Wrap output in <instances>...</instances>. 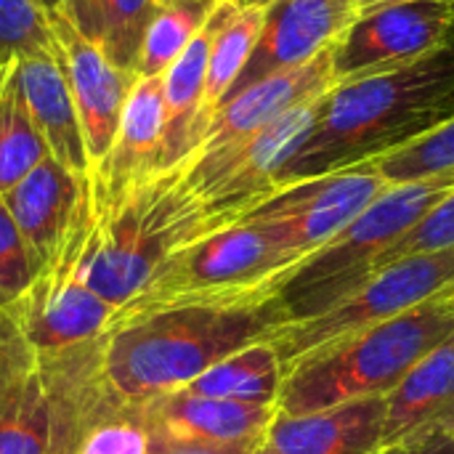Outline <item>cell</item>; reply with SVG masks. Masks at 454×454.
<instances>
[{"label": "cell", "mask_w": 454, "mask_h": 454, "mask_svg": "<svg viewBox=\"0 0 454 454\" xmlns=\"http://www.w3.org/2000/svg\"><path fill=\"white\" fill-rule=\"evenodd\" d=\"M452 117L454 37L412 64L333 85L277 186L367 165Z\"/></svg>", "instance_id": "obj_1"}, {"label": "cell", "mask_w": 454, "mask_h": 454, "mask_svg": "<svg viewBox=\"0 0 454 454\" xmlns=\"http://www.w3.org/2000/svg\"><path fill=\"white\" fill-rule=\"evenodd\" d=\"M287 317L274 298L189 301L106 327V378L128 402L186 388L226 356L271 340Z\"/></svg>", "instance_id": "obj_2"}, {"label": "cell", "mask_w": 454, "mask_h": 454, "mask_svg": "<svg viewBox=\"0 0 454 454\" xmlns=\"http://www.w3.org/2000/svg\"><path fill=\"white\" fill-rule=\"evenodd\" d=\"M454 335V287L356 333L311 351L285 370L279 412L303 415L364 396H388L428 354Z\"/></svg>", "instance_id": "obj_3"}, {"label": "cell", "mask_w": 454, "mask_h": 454, "mask_svg": "<svg viewBox=\"0 0 454 454\" xmlns=\"http://www.w3.org/2000/svg\"><path fill=\"white\" fill-rule=\"evenodd\" d=\"M215 229L221 226L186 186L184 168L154 176L114 202L93 205L88 285L117 311L144 293L170 255Z\"/></svg>", "instance_id": "obj_4"}, {"label": "cell", "mask_w": 454, "mask_h": 454, "mask_svg": "<svg viewBox=\"0 0 454 454\" xmlns=\"http://www.w3.org/2000/svg\"><path fill=\"white\" fill-rule=\"evenodd\" d=\"M450 189L454 178L388 186L325 247L306 255L279 279L274 303L287 317V325L314 319L359 290L380 269L386 253Z\"/></svg>", "instance_id": "obj_5"}, {"label": "cell", "mask_w": 454, "mask_h": 454, "mask_svg": "<svg viewBox=\"0 0 454 454\" xmlns=\"http://www.w3.org/2000/svg\"><path fill=\"white\" fill-rule=\"evenodd\" d=\"M104 351L106 333L40 354L37 370L0 415V454L77 452L85 434L125 404L106 378Z\"/></svg>", "instance_id": "obj_6"}, {"label": "cell", "mask_w": 454, "mask_h": 454, "mask_svg": "<svg viewBox=\"0 0 454 454\" xmlns=\"http://www.w3.org/2000/svg\"><path fill=\"white\" fill-rule=\"evenodd\" d=\"M290 269H295L293 258L263 229L234 221L170 255L144 293L114 311L109 325L168 303L274 298Z\"/></svg>", "instance_id": "obj_7"}, {"label": "cell", "mask_w": 454, "mask_h": 454, "mask_svg": "<svg viewBox=\"0 0 454 454\" xmlns=\"http://www.w3.org/2000/svg\"><path fill=\"white\" fill-rule=\"evenodd\" d=\"M450 287H454V247L410 255L378 269L359 290H354L330 311L282 327L271 343L277 346L287 370L306 354L402 317L404 311L436 298Z\"/></svg>", "instance_id": "obj_8"}, {"label": "cell", "mask_w": 454, "mask_h": 454, "mask_svg": "<svg viewBox=\"0 0 454 454\" xmlns=\"http://www.w3.org/2000/svg\"><path fill=\"white\" fill-rule=\"evenodd\" d=\"M90 234L93 197L88 192L64 245L53 261L32 277L27 293L13 303L21 330L37 356L56 354L104 335L114 317V306L93 293L85 277Z\"/></svg>", "instance_id": "obj_9"}, {"label": "cell", "mask_w": 454, "mask_h": 454, "mask_svg": "<svg viewBox=\"0 0 454 454\" xmlns=\"http://www.w3.org/2000/svg\"><path fill=\"white\" fill-rule=\"evenodd\" d=\"M322 98L285 114L282 120L242 141L207 154H197L184 165L186 186L200 197L215 226L234 223L242 213H247L277 189V176L314 128Z\"/></svg>", "instance_id": "obj_10"}, {"label": "cell", "mask_w": 454, "mask_h": 454, "mask_svg": "<svg viewBox=\"0 0 454 454\" xmlns=\"http://www.w3.org/2000/svg\"><path fill=\"white\" fill-rule=\"evenodd\" d=\"M386 189V178L367 162L277 186L237 221L263 229L298 266L364 213Z\"/></svg>", "instance_id": "obj_11"}, {"label": "cell", "mask_w": 454, "mask_h": 454, "mask_svg": "<svg viewBox=\"0 0 454 454\" xmlns=\"http://www.w3.org/2000/svg\"><path fill=\"white\" fill-rule=\"evenodd\" d=\"M452 37L454 0H394L364 8L330 48L335 85L412 64Z\"/></svg>", "instance_id": "obj_12"}, {"label": "cell", "mask_w": 454, "mask_h": 454, "mask_svg": "<svg viewBox=\"0 0 454 454\" xmlns=\"http://www.w3.org/2000/svg\"><path fill=\"white\" fill-rule=\"evenodd\" d=\"M51 27L59 48L56 56L80 114L85 149L96 170L114 144L125 104L138 74L114 67L90 40H85L67 21L61 11H51Z\"/></svg>", "instance_id": "obj_13"}, {"label": "cell", "mask_w": 454, "mask_h": 454, "mask_svg": "<svg viewBox=\"0 0 454 454\" xmlns=\"http://www.w3.org/2000/svg\"><path fill=\"white\" fill-rule=\"evenodd\" d=\"M356 11L348 0H277L263 8V27L250 61L226 93L266 80L279 72L298 69L333 48ZM223 98V101H226ZM221 101V104H223Z\"/></svg>", "instance_id": "obj_14"}, {"label": "cell", "mask_w": 454, "mask_h": 454, "mask_svg": "<svg viewBox=\"0 0 454 454\" xmlns=\"http://www.w3.org/2000/svg\"><path fill=\"white\" fill-rule=\"evenodd\" d=\"M333 85H335V77H333L330 48H327L325 53H319L317 59H311L309 64H303L298 69L271 74L266 80H258V82L237 90L210 117V125L205 130V138H202L197 154L215 152L221 146H229L234 141H242V138L269 128L271 122L282 120L285 114H290L311 101H319Z\"/></svg>", "instance_id": "obj_15"}, {"label": "cell", "mask_w": 454, "mask_h": 454, "mask_svg": "<svg viewBox=\"0 0 454 454\" xmlns=\"http://www.w3.org/2000/svg\"><path fill=\"white\" fill-rule=\"evenodd\" d=\"M88 192L90 178H80L59 160L48 157L0 197L21 234L32 274L43 271L53 261Z\"/></svg>", "instance_id": "obj_16"}, {"label": "cell", "mask_w": 454, "mask_h": 454, "mask_svg": "<svg viewBox=\"0 0 454 454\" xmlns=\"http://www.w3.org/2000/svg\"><path fill=\"white\" fill-rule=\"evenodd\" d=\"M162 77H138L125 104L114 144L104 162L90 173L93 205L114 202L128 189L162 176Z\"/></svg>", "instance_id": "obj_17"}, {"label": "cell", "mask_w": 454, "mask_h": 454, "mask_svg": "<svg viewBox=\"0 0 454 454\" xmlns=\"http://www.w3.org/2000/svg\"><path fill=\"white\" fill-rule=\"evenodd\" d=\"M386 412L388 396L351 399L303 415L277 412L263 450L271 454H378L383 450Z\"/></svg>", "instance_id": "obj_18"}, {"label": "cell", "mask_w": 454, "mask_h": 454, "mask_svg": "<svg viewBox=\"0 0 454 454\" xmlns=\"http://www.w3.org/2000/svg\"><path fill=\"white\" fill-rule=\"evenodd\" d=\"M138 420L149 434L210 442V444H234V442H261L279 407L239 404L226 399H213L178 388L160 394L144 402L130 404Z\"/></svg>", "instance_id": "obj_19"}, {"label": "cell", "mask_w": 454, "mask_h": 454, "mask_svg": "<svg viewBox=\"0 0 454 454\" xmlns=\"http://www.w3.org/2000/svg\"><path fill=\"white\" fill-rule=\"evenodd\" d=\"M59 51V48H56ZM13 77L29 109V117L48 144L53 160L80 178H90L93 165L85 149L77 106L56 53H35L13 61Z\"/></svg>", "instance_id": "obj_20"}, {"label": "cell", "mask_w": 454, "mask_h": 454, "mask_svg": "<svg viewBox=\"0 0 454 454\" xmlns=\"http://www.w3.org/2000/svg\"><path fill=\"white\" fill-rule=\"evenodd\" d=\"M434 434L454 436V335L388 394L383 447Z\"/></svg>", "instance_id": "obj_21"}, {"label": "cell", "mask_w": 454, "mask_h": 454, "mask_svg": "<svg viewBox=\"0 0 454 454\" xmlns=\"http://www.w3.org/2000/svg\"><path fill=\"white\" fill-rule=\"evenodd\" d=\"M215 32V16L210 11L200 35L178 56V61L162 74L165 101V138H162V170L184 168L200 149L207 117H205V82L207 56Z\"/></svg>", "instance_id": "obj_22"}, {"label": "cell", "mask_w": 454, "mask_h": 454, "mask_svg": "<svg viewBox=\"0 0 454 454\" xmlns=\"http://www.w3.org/2000/svg\"><path fill=\"white\" fill-rule=\"evenodd\" d=\"M157 8L160 0H64L59 11L114 67L136 72Z\"/></svg>", "instance_id": "obj_23"}, {"label": "cell", "mask_w": 454, "mask_h": 454, "mask_svg": "<svg viewBox=\"0 0 454 454\" xmlns=\"http://www.w3.org/2000/svg\"><path fill=\"white\" fill-rule=\"evenodd\" d=\"M282 380H285V364L279 359V351L271 340H263L213 364L186 388L213 399L277 407Z\"/></svg>", "instance_id": "obj_24"}, {"label": "cell", "mask_w": 454, "mask_h": 454, "mask_svg": "<svg viewBox=\"0 0 454 454\" xmlns=\"http://www.w3.org/2000/svg\"><path fill=\"white\" fill-rule=\"evenodd\" d=\"M215 16V32L210 43L207 56V82H205V117L210 125V117L242 74L245 64L253 56V48L258 43L261 27H263V11L261 8H237L229 0H221L213 8Z\"/></svg>", "instance_id": "obj_25"}, {"label": "cell", "mask_w": 454, "mask_h": 454, "mask_svg": "<svg viewBox=\"0 0 454 454\" xmlns=\"http://www.w3.org/2000/svg\"><path fill=\"white\" fill-rule=\"evenodd\" d=\"M48 157V144L35 128L11 69L0 90V197L8 194Z\"/></svg>", "instance_id": "obj_26"}, {"label": "cell", "mask_w": 454, "mask_h": 454, "mask_svg": "<svg viewBox=\"0 0 454 454\" xmlns=\"http://www.w3.org/2000/svg\"><path fill=\"white\" fill-rule=\"evenodd\" d=\"M210 11L213 8L194 0H160V8L144 35L136 74L162 77L200 35Z\"/></svg>", "instance_id": "obj_27"}, {"label": "cell", "mask_w": 454, "mask_h": 454, "mask_svg": "<svg viewBox=\"0 0 454 454\" xmlns=\"http://www.w3.org/2000/svg\"><path fill=\"white\" fill-rule=\"evenodd\" d=\"M388 186L454 178V117L418 141L370 162Z\"/></svg>", "instance_id": "obj_28"}, {"label": "cell", "mask_w": 454, "mask_h": 454, "mask_svg": "<svg viewBox=\"0 0 454 454\" xmlns=\"http://www.w3.org/2000/svg\"><path fill=\"white\" fill-rule=\"evenodd\" d=\"M56 53L51 13L37 0H0V64Z\"/></svg>", "instance_id": "obj_29"}, {"label": "cell", "mask_w": 454, "mask_h": 454, "mask_svg": "<svg viewBox=\"0 0 454 454\" xmlns=\"http://www.w3.org/2000/svg\"><path fill=\"white\" fill-rule=\"evenodd\" d=\"M37 370V351L27 340L13 306L0 309V415Z\"/></svg>", "instance_id": "obj_30"}, {"label": "cell", "mask_w": 454, "mask_h": 454, "mask_svg": "<svg viewBox=\"0 0 454 454\" xmlns=\"http://www.w3.org/2000/svg\"><path fill=\"white\" fill-rule=\"evenodd\" d=\"M152 434L125 402L117 412L98 420L74 454H149Z\"/></svg>", "instance_id": "obj_31"}, {"label": "cell", "mask_w": 454, "mask_h": 454, "mask_svg": "<svg viewBox=\"0 0 454 454\" xmlns=\"http://www.w3.org/2000/svg\"><path fill=\"white\" fill-rule=\"evenodd\" d=\"M454 247V189H450L383 258L380 269L420 253H439Z\"/></svg>", "instance_id": "obj_32"}, {"label": "cell", "mask_w": 454, "mask_h": 454, "mask_svg": "<svg viewBox=\"0 0 454 454\" xmlns=\"http://www.w3.org/2000/svg\"><path fill=\"white\" fill-rule=\"evenodd\" d=\"M32 266L21 234L0 200V309L13 306L32 285Z\"/></svg>", "instance_id": "obj_33"}, {"label": "cell", "mask_w": 454, "mask_h": 454, "mask_svg": "<svg viewBox=\"0 0 454 454\" xmlns=\"http://www.w3.org/2000/svg\"><path fill=\"white\" fill-rule=\"evenodd\" d=\"M261 442H234V444H210V442H192V439H173L152 434L149 454H253Z\"/></svg>", "instance_id": "obj_34"}, {"label": "cell", "mask_w": 454, "mask_h": 454, "mask_svg": "<svg viewBox=\"0 0 454 454\" xmlns=\"http://www.w3.org/2000/svg\"><path fill=\"white\" fill-rule=\"evenodd\" d=\"M378 454H454V436L450 434L418 436V439H407V442L383 447Z\"/></svg>", "instance_id": "obj_35"}, {"label": "cell", "mask_w": 454, "mask_h": 454, "mask_svg": "<svg viewBox=\"0 0 454 454\" xmlns=\"http://www.w3.org/2000/svg\"><path fill=\"white\" fill-rule=\"evenodd\" d=\"M231 5H237V8H269L271 3H277V0H229Z\"/></svg>", "instance_id": "obj_36"}, {"label": "cell", "mask_w": 454, "mask_h": 454, "mask_svg": "<svg viewBox=\"0 0 454 454\" xmlns=\"http://www.w3.org/2000/svg\"><path fill=\"white\" fill-rule=\"evenodd\" d=\"M354 5V11H364V8H372V5H383V3H394V0H348Z\"/></svg>", "instance_id": "obj_37"}, {"label": "cell", "mask_w": 454, "mask_h": 454, "mask_svg": "<svg viewBox=\"0 0 454 454\" xmlns=\"http://www.w3.org/2000/svg\"><path fill=\"white\" fill-rule=\"evenodd\" d=\"M37 3H40V5H43V8H45L48 13H51V11H59L64 0H37Z\"/></svg>", "instance_id": "obj_38"}, {"label": "cell", "mask_w": 454, "mask_h": 454, "mask_svg": "<svg viewBox=\"0 0 454 454\" xmlns=\"http://www.w3.org/2000/svg\"><path fill=\"white\" fill-rule=\"evenodd\" d=\"M11 69H13V64H0V90H3V85H5V80H8V74H11Z\"/></svg>", "instance_id": "obj_39"}, {"label": "cell", "mask_w": 454, "mask_h": 454, "mask_svg": "<svg viewBox=\"0 0 454 454\" xmlns=\"http://www.w3.org/2000/svg\"><path fill=\"white\" fill-rule=\"evenodd\" d=\"M194 3H202V5H207V8H215L221 0H194Z\"/></svg>", "instance_id": "obj_40"}, {"label": "cell", "mask_w": 454, "mask_h": 454, "mask_svg": "<svg viewBox=\"0 0 454 454\" xmlns=\"http://www.w3.org/2000/svg\"><path fill=\"white\" fill-rule=\"evenodd\" d=\"M253 454H271V452H269V450H263V444H261V447H258Z\"/></svg>", "instance_id": "obj_41"}]
</instances>
